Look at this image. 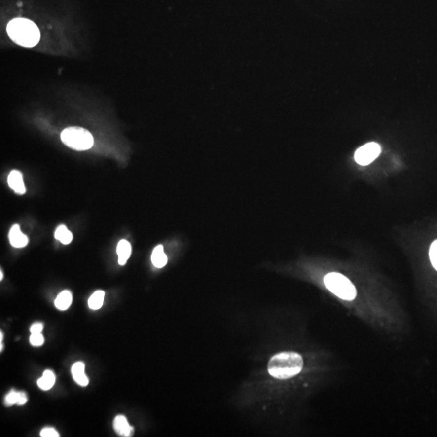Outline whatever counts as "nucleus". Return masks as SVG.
Instances as JSON below:
<instances>
[{
    "instance_id": "a211bd4d",
    "label": "nucleus",
    "mask_w": 437,
    "mask_h": 437,
    "mask_svg": "<svg viewBox=\"0 0 437 437\" xmlns=\"http://www.w3.org/2000/svg\"><path fill=\"white\" fill-rule=\"evenodd\" d=\"M30 343L34 347H39L44 343V337L41 333H31L30 338Z\"/></svg>"
},
{
    "instance_id": "4468645a",
    "label": "nucleus",
    "mask_w": 437,
    "mask_h": 437,
    "mask_svg": "<svg viewBox=\"0 0 437 437\" xmlns=\"http://www.w3.org/2000/svg\"><path fill=\"white\" fill-rule=\"evenodd\" d=\"M55 381L56 377L54 372L50 370H45L42 376L37 381V385L42 390H49L54 386Z\"/></svg>"
},
{
    "instance_id": "6e6552de",
    "label": "nucleus",
    "mask_w": 437,
    "mask_h": 437,
    "mask_svg": "<svg viewBox=\"0 0 437 437\" xmlns=\"http://www.w3.org/2000/svg\"><path fill=\"white\" fill-rule=\"evenodd\" d=\"M8 185L11 189L17 194H24L25 193V186L23 181L22 174L17 170H13L10 173L7 178Z\"/></svg>"
},
{
    "instance_id": "9d476101",
    "label": "nucleus",
    "mask_w": 437,
    "mask_h": 437,
    "mask_svg": "<svg viewBox=\"0 0 437 437\" xmlns=\"http://www.w3.org/2000/svg\"><path fill=\"white\" fill-rule=\"evenodd\" d=\"M27 401L28 397L25 392H16L15 390H11L5 398L4 403L7 406H13L16 404L18 406H23Z\"/></svg>"
},
{
    "instance_id": "6ab92c4d",
    "label": "nucleus",
    "mask_w": 437,
    "mask_h": 437,
    "mask_svg": "<svg viewBox=\"0 0 437 437\" xmlns=\"http://www.w3.org/2000/svg\"><path fill=\"white\" fill-rule=\"evenodd\" d=\"M41 437H59V433L54 428H45L41 432Z\"/></svg>"
},
{
    "instance_id": "20e7f679",
    "label": "nucleus",
    "mask_w": 437,
    "mask_h": 437,
    "mask_svg": "<svg viewBox=\"0 0 437 437\" xmlns=\"http://www.w3.org/2000/svg\"><path fill=\"white\" fill-rule=\"evenodd\" d=\"M64 145L77 151H84L93 146L94 140L89 131L81 127H68L61 134Z\"/></svg>"
},
{
    "instance_id": "9b49d317",
    "label": "nucleus",
    "mask_w": 437,
    "mask_h": 437,
    "mask_svg": "<svg viewBox=\"0 0 437 437\" xmlns=\"http://www.w3.org/2000/svg\"><path fill=\"white\" fill-rule=\"evenodd\" d=\"M117 256H118V263L121 266H123L126 263L129 257L131 255V246L129 241L126 240H122L119 241L117 247Z\"/></svg>"
},
{
    "instance_id": "0eeeda50",
    "label": "nucleus",
    "mask_w": 437,
    "mask_h": 437,
    "mask_svg": "<svg viewBox=\"0 0 437 437\" xmlns=\"http://www.w3.org/2000/svg\"><path fill=\"white\" fill-rule=\"evenodd\" d=\"M9 241L11 246L16 248L25 247L29 242L28 237L25 234H23L18 224L12 226V228L10 230Z\"/></svg>"
},
{
    "instance_id": "f3484780",
    "label": "nucleus",
    "mask_w": 437,
    "mask_h": 437,
    "mask_svg": "<svg viewBox=\"0 0 437 437\" xmlns=\"http://www.w3.org/2000/svg\"><path fill=\"white\" fill-rule=\"evenodd\" d=\"M429 257L433 267L437 271V240L433 241L429 250Z\"/></svg>"
},
{
    "instance_id": "f03ea898",
    "label": "nucleus",
    "mask_w": 437,
    "mask_h": 437,
    "mask_svg": "<svg viewBox=\"0 0 437 437\" xmlns=\"http://www.w3.org/2000/svg\"><path fill=\"white\" fill-rule=\"evenodd\" d=\"M10 38L23 47L32 48L37 45L41 34L35 23L25 18L11 20L7 26Z\"/></svg>"
},
{
    "instance_id": "4be33fe9",
    "label": "nucleus",
    "mask_w": 437,
    "mask_h": 437,
    "mask_svg": "<svg viewBox=\"0 0 437 437\" xmlns=\"http://www.w3.org/2000/svg\"><path fill=\"white\" fill-rule=\"evenodd\" d=\"M2 271H0V280H2Z\"/></svg>"
},
{
    "instance_id": "aec40b11",
    "label": "nucleus",
    "mask_w": 437,
    "mask_h": 437,
    "mask_svg": "<svg viewBox=\"0 0 437 437\" xmlns=\"http://www.w3.org/2000/svg\"><path fill=\"white\" fill-rule=\"evenodd\" d=\"M43 328H44V326H43L42 323H34V324L32 325V327H30V332H31V333H40L42 332Z\"/></svg>"
},
{
    "instance_id": "f257e3e1",
    "label": "nucleus",
    "mask_w": 437,
    "mask_h": 437,
    "mask_svg": "<svg viewBox=\"0 0 437 437\" xmlns=\"http://www.w3.org/2000/svg\"><path fill=\"white\" fill-rule=\"evenodd\" d=\"M304 361L300 354L294 352H283L271 357L268 363V372L273 377L287 380L301 372Z\"/></svg>"
},
{
    "instance_id": "ddd939ff",
    "label": "nucleus",
    "mask_w": 437,
    "mask_h": 437,
    "mask_svg": "<svg viewBox=\"0 0 437 437\" xmlns=\"http://www.w3.org/2000/svg\"><path fill=\"white\" fill-rule=\"evenodd\" d=\"M72 302H73L72 293L68 290H65V291H62L57 296L56 300L54 301V304H55L57 309L61 310V311H64L71 306Z\"/></svg>"
},
{
    "instance_id": "39448f33",
    "label": "nucleus",
    "mask_w": 437,
    "mask_h": 437,
    "mask_svg": "<svg viewBox=\"0 0 437 437\" xmlns=\"http://www.w3.org/2000/svg\"><path fill=\"white\" fill-rule=\"evenodd\" d=\"M381 146L375 142L368 143L357 149L355 153V160L359 165H367L378 157L381 153Z\"/></svg>"
},
{
    "instance_id": "1a4fd4ad",
    "label": "nucleus",
    "mask_w": 437,
    "mask_h": 437,
    "mask_svg": "<svg viewBox=\"0 0 437 437\" xmlns=\"http://www.w3.org/2000/svg\"><path fill=\"white\" fill-rule=\"evenodd\" d=\"M85 366L83 362H76L73 364L72 367V373H73V379L78 385L81 386H87L89 383L88 376H86Z\"/></svg>"
},
{
    "instance_id": "dca6fc26",
    "label": "nucleus",
    "mask_w": 437,
    "mask_h": 437,
    "mask_svg": "<svg viewBox=\"0 0 437 437\" xmlns=\"http://www.w3.org/2000/svg\"><path fill=\"white\" fill-rule=\"evenodd\" d=\"M105 292L102 290L95 291L88 300V307L93 310H98L104 303Z\"/></svg>"
},
{
    "instance_id": "7ed1b4c3",
    "label": "nucleus",
    "mask_w": 437,
    "mask_h": 437,
    "mask_svg": "<svg viewBox=\"0 0 437 437\" xmlns=\"http://www.w3.org/2000/svg\"><path fill=\"white\" fill-rule=\"evenodd\" d=\"M324 284L329 291L345 300H354L356 290L352 282L339 273L332 272L326 275Z\"/></svg>"
},
{
    "instance_id": "2eb2a0df",
    "label": "nucleus",
    "mask_w": 437,
    "mask_h": 437,
    "mask_svg": "<svg viewBox=\"0 0 437 437\" xmlns=\"http://www.w3.org/2000/svg\"><path fill=\"white\" fill-rule=\"evenodd\" d=\"M54 237L63 245L70 244L73 239V233L67 228L65 225H60L58 227L56 231L54 232Z\"/></svg>"
},
{
    "instance_id": "423d86ee",
    "label": "nucleus",
    "mask_w": 437,
    "mask_h": 437,
    "mask_svg": "<svg viewBox=\"0 0 437 437\" xmlns=\"http://www.w3.org/2000/svg\"><path fill=\"white\" fill-rule=\"evenodd\" d=\"M113 428L117 435L120 437H129L133 436L134 428L130 426L126 417L117 415L113 421Z\"/></svg>"
},
{
    "instance_id": "412c9836",
    "label": "nucleus",
    "mask_w": 437,
    "mask_h": 437,
    "mask_svg": "<svg viewBox=\"0 0 437 437\" xmlns=\"http://www.w3.org/2000/svg\"><path fill=\"white\" fill-rule=\"evenodd\" d=\"M2 338H3V335H2V333L1 332L0 333V343H2Z\"/></svg>"
},
{
    "instance_id": "f8f14e48",
    "label": "nucleus",
    "mask_w": 437,
    "mask_h": 437,
    "mask_svg": "<svg viewBox=\"0 0 437 437\" xmlns=\"http://www.w3.org/2000/svg\"><path fill=\"white\" fill-rule=\"evenodd\" d=\"M151 261L157 268H162L166 265L168 258L164 252V247L161 245H159L154 249L151 255Z\"/></svg>"
}]
</instances>
